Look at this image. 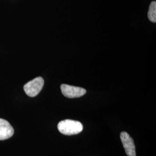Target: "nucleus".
I'll use <instances>...</instances> for the list:
<instances>
[{
    "label": "nucleus",
    "mask_w": 156,
    "mask_h": 156,
    "mask_svg": "<svg viewBox=\"0 0 156 156\" xmlns=\"http://www.w3.org/2000/svg\"><path fill=\"white\" fill-rule=\"evenodd\" d=\"M58 131L66 135H76L83 130L82 124L75 120L66 119L59 122L57 126Z\"/></svg>",
    "instance_id": "obj_1"
},
{
    "label": "nucleus",
    "mask_w": 156,
    "mask_h": 156,
    "mask_svg": "<svg viewBox=\"0 0 156 156\" xmlns=\"http://www.w3.org/2000/svg\"><path fill=\"white\" fill-rule=\"evenodd\" d=\"M120 139L127 156H136L134 140L130 135L126 132H122L120 134Z\"/></svg>",
    "instance_id": "obj_4"
},
{
    "label": "nucleus",
    "mask_w": 156,
    "mask_h": 156,
    "mask_svg": "<svg viewBox=\"0 0 156 156\" xmlns=\"http://www.w3.org/2000/svg\"><path fill=\"white\" fill-rule=\"evenodd\" d=\"M14 134V129L7 120L0 119V140L10 138Z\"/></svg>",
    "instance_id": "obj_5"
},
{
    "label": "nucleus",
    "mask_w": 156,
    "mask_h": 156,
    "mask_svg": "<svg viewBox=\"0 0 156 156\" xmlns=\"http://www.w3.org/2000/svg\"><path fill=\"white\" fill-rule=\"evenodd\" d=\"M148 19L151 22H156V2L153 1L149 6L148 12Z\"/></svg>",
    "instance_id": "obj_6"
},
{
    "label": "nucleus",
    "mask_w": 156,
    "mask_h": 156,
    "mask_svg": "<svg viewBox=\"0 0 156 156\" xmlns=\"http://www.w3.org/2000/svg\"><path fill=\"white\" fill-rule=\"evenodd\" d=\"M44 85V80L42 77H37L28 82L24 86V90L26 94L34 97L39 94Z\"/></svg>",
    "instance_id": "obj_2"
},
{
    "label": "nucleus",
    "mask_w": 156,
    "mask_h": 156,
    "mask_svg": "<svg viewBox=\"0 0 156 156\" xmlns=\"http://www.w3.org/2000/svg\"><path fill=\"white\" fill-rule=\"evenodd\" d=\"M62 93L65 97L69 98H79L86 93V90L79 87L62 84L61 85Z\"/></svg>",
    "instance_id": "obj_3"
}]
</instances>
